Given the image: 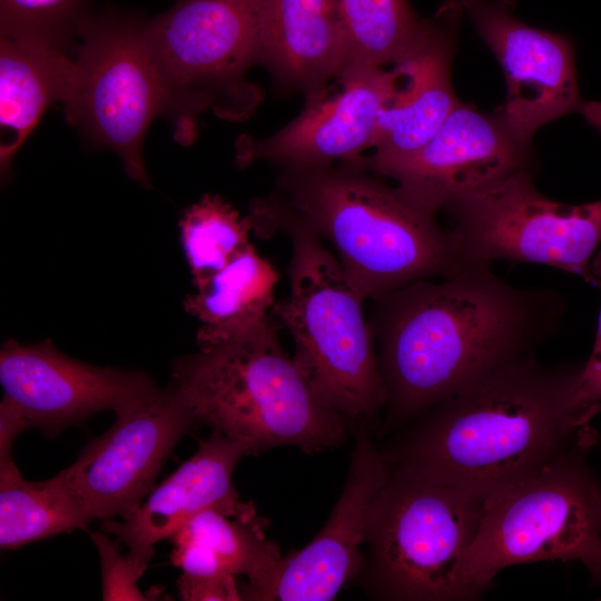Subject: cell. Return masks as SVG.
<instances>
[{
    "instance_id": "obj_1",
    "label": "cell",
    "mask_w": 601,
    "mask_h": 601,
    "mask_svg": "<svg viewBox=\"0 0 601 601\" xmlns=\"http://www.w3.org/2000/svg\"><path fill=\"white\" fill-rule=\"evenodd\" d=\"M381 299V367L387 401L402 417L422 414L534 352L559 332L565 313L559 292L512 285L484 263H467L440 282L417 280Z\"/></svg>"
},
{
    "instance_id": "obj_2",
    "label": "cell",
    "mask_w": 601,
    "mask_h": 601,
    "mask_svg": "<svg viewBox=\"0 0 601 601\" xmlns=\"http://www.w3.org/2000/svg\"><path fill=\"white\" fill-rule=\"evenodd\" d=\"M580 368L521 354L431 407L386 459L486 501L592 444L589 422L601 406L580 401Z\"/></svg>"
},
{
    "instance_id": "obj_3",
    "label": "cell",
    "mask_w": 601,
    "mask_h": 601,
    "mask_svg": "<svg viewBox=\"0 0 601 601\" xmlns=\"http://www.w3.org/2000/svg\"><path fill=\"white\" fill-rule=\"evenodd\" d=\"M344 164L283 168L277 201L333 245L364 300L465 265L436 215L355 161Z\"/></svg>"
},
{
    "instance_id": "obj_4",
    "label": "cell",
    "mask_w": 601,
    "mask_h": 601,
    "mask_svg": "<svg viewBox=\"0 0 601 601\" xmlns=\"http://www.w3.org/2000/svg\"><path fill=\"white\" fill-rule=\"evenodd\" d=\"M274 321L238 341L199 346L179 357L170 385L197 424L249 444L323 452L347 436L346 418L329 407L280 347Z\"/></svg>"
},
{
    "instance_id": "obj_5",
    "label": "cell",
    "mask_w": 601,
    "mask_h": 601,
    "mask_svg": "<svg viewBox=\"0 0 601 601\" xmlns=\"http://www.w3.org/2000/svg\"><path fill=\"white\" fill-rule=\"evenodd\" d=\"M255 229L275 224L292 240L289 295L273 311L289 331L314 391L346 420L370 417L387 401L363 298L321 236L277 200L256 203Z\"/></svg>"
},
{
    "instance_id": "obj_6",
    "label": "cell",
    "mask_w": 601,
    "mask_h": 601,
    "mask_svg": "<svg viewBox=\"0 0 601 601\" xmlns=\"http://www.w3.org/2000/svg\"><path fill=\"white\" fill-rule=\"evenodd\" d=\"M368 523L364 571L381 599H475L465 563L484 501L413 470L391 465Z\"/></svg>"
},
{
    "instance_id": "obj_7",
    "label": "cell",
    "mask_w": 601,
    "mask_h": 601,
    "mask_svg": "<svg viewBox=\"0 0 601 601\" xmlns=\"http://www.w3.org/2000/svg\"><path fill=\"white\" fill-rule=\"evenodd\" d=\"M589 444L484 501L465 579L479 598L503 569L538 561H580L601 573V482L585 462Z\"/></svg>"
},
{
    "instance_id": "obj_8",
    "label": "cell",
    "mask_w": 601,
    "mask_h": 601,
    "mask_svg": "<svg viewBox=\"0 0 601 601\" xmlns=\"http://www.w3.org/2000/svg\"><path fill=\"white\" fill-rule=\"evenodd\" d=\"M262 0H178L146 23L181 144L194 138L199 114L250 112L258 93L246 73L258 65Z\"/></svg>"
},
{
    "instance_id": "obj_9",
    "label": "cell",
    "mask_w": 601,
    "mask_h": 601,
    "mask_svg": "<svg viewBox=\"0 0 601 601\" xmlns=\"http://www.w3.org/2000/svg\"><path fill=\"white\" fill-rule=\"evenodd\" d=\"M146 23L117 11L90 13L73 46L75 82L63 105L67 121L89 144L115 151L127 175L150 188L142 142L170 106Z\"/></svg>"
},
{
    "instance_id": "obj_10",
    "label": "cell",
    "mask_w": 601,
    "mask_h": 601,
    "mask_svg": "<svg viewBox=\"0 0 601 601\" xmlns=\"http://www.w3.org/2000/svg\"><path fill=\"white\" fill-rule=\"evenodd\" d=\"M454 246L467 263H533L598 286L591 268L601 244V200L572 205L544 196L533 171H519L449 204Z\"/></svg>"
},
{
    "instance_id": "obj_11",
    "label": "cell",
    "mask_w": 601,
    "mask_h": 601,
    "mask_svg": "<svg viewBox=\"0 0 601 601\" xmlns=\"http://www.w3.org/2000/svg\"><path fill=\"white\" fill-rule=\"evenodd\" d=\"M116 415V422L65 469L89 521L135 512L178 441L197 424L170 384Z\"/></svg>"
},
{
    "instance_id": "obj_12",
    "label": "cell",
    "mask_w": 601,
    "mask_h": 601,
    "mask_svg": "<svg viewBox=\"0 0 601 601\" xmlns=\"http://www.w3.org/2000/svg\"><path fill=\"white\" fill-rule=\"evenodd\" d=\"M457 1L503 70L505 99L495 111L520 140L531 144L542 126L580 111L584 100L568 36L521 21L515 0Z\"/></svg>"
},
{
    "instance_id": "obj_13",
    "label": "cell",
    "mask_w": 601,
    "mask_h": 601,
    "mask_svg": "<svg viewBox=\"0 0 601 601\" xmlns=\"http://www.w3.org/2000/svg\"><path fill=\"white\" fill-rule=\"evenodd\" d=\"M534 167L531 144L520 140L496 111L460 101L428 141L387 177L436 215L461 197Z\"/></svg>"
},
{
    "instance_id": "obj_14",
    "label": "cell",
    "mask_w": 601,
    "mask_h": 601,
    "mask_svg": "<svg viewBox=\"0 0 601 601\" xmlns=\"http://www.w3.org/2000/svg\"><path fill=\"white\" fill-rule=\"evenodd\" d=\"M0 383L3 397L49 436L96 412L119 413L157 388L142 372L79 362L50 339L33 345L7 341L0 352Z\"/></svg>"
},
{
    "instance_id": "obj_15",
    "label": "cell",
    "mask_w": 601,
    "mask_h": 601,
    "mask_svg": "<svg viewBox=\"0 0 601 601\" xmlns=\"http://www.w3.org/2000/svg\"><path fill=\"white\" fill-rule=\"evenodd\" d=\"M401 70L356 68L339 77V88L306 96L302 112L262 140L238 142L237 161L264 160L286 167L328 166L372 148L381 111L396 95Z\"/></svg>"
},
{
    "instance_id": "obj_16",
    "label": "cell",
    "mask_w": 601,
    "mask_h": 601,
    "mask_svg": "<svg viewBox=\"0 0 601 601\" xmlns=\"http://www.w3.org/2000/svg\"><path fill=\"white\" fill-rule=\"evenodd\" d=\"M390 463L363 433L351 456L341 495L317 535L303 549L282 558L255 601H328L365 566L374 503L387 482Z\"/></svg>"
},
{
    "instance_id": "obj_17",
    "label": "cell",
    "mask_w": 601,
    "mask_h": 601,
    "mask_svg": "<svg viewBox=\"0 0 601 601\" xmlns=\"http://www.w3.org/2000/svg\"><path fill=\"white\" fill-rule=\"evenodd\" d=\"M252 454L256 451L249 444L214 430L135 512L119 521L106 519L104 531L128 548L126 555L141 577L155 545L170 539L197 513L214 509L235 516L255 508L239 501L231 481L238 462Z\"/></svg>"
},
{
    "instance_id": "obj_18",
    "label": "cell",
    "mask_w": 601,
    "mask_h": 601,
    "mask_svg": "<svg viewBox=\"0 0 601 601\" xmlns=\"http://www.w3.org/2000/svg\"><path fill=\"white\" fill-rule=\"evenodd\" d=\"M464 14L457 0H446L433 14L434 27L425 43L396 63L401 85L378 117L374 152L353 159L365 170L387 176L421 149L459 105L452 62Z\"/></svg>"
},
{
    "instance_id": "obj_19",
    "label": "cell",
    "mask_w": 601,
    "mask_h": 601,
    "mask_svg": "<svg viewBox=\"0 0 601 601\" xmlns=\"http://www.w3.org/2000/svg\"><path fill=\"white\" fill-rule=\"evenodd\" d=\"M345 61L337 0H262L258 65L282 86L311 95Z\"/></svg>"
},
{
    "instance_id": "obj_20",
    "label": "cell",
    "mask_w": 601,
    "mask_h": 601,
    "mask_svg": "<svg viewBox=\"0 0 601 601\" xmlns=\"http://www.w3.org/2000/svg\"><path fill=\"white\" fill-rule=\"evenodd\" d=\"M265 520L256 509L240 515L217 510L201 511L188 520L169 540L171 563L194 577L244 575V600H255L276 570L282 554L267 539Z\"/></svg>"
},
{
    "instance_id": "obj_21",
    "label": "cell",
    "mask_w": 601,
    "mask_h": 601,
    "mask_svg": "<svg viewBox=\"0 0 601 601\" xmlns=\"http://www.w3.org/2000/svg\"><path fill=\"white\" fill-rule=\"evenodd\" d=\"M68 50L32 40L0 38V164L2 173L47 109L65 104L73 87Z\"/></svg>"
},
{
    "instance_id": "obj_22",
    "label": "cell",
    "mask_w": 601,
    "mask_h": 601,
    "mask_svg": "<svg viewBox=\"0 0 601 601\" xmlns=\"http://www.w3.org/2000/svg\"><path fill=\"white\" fill-rule=\"evenodd\" d=\"M277 280L274 266L246 246L185 299V309L200 323L198 345L243 339L264 328L273 321Z\"/></svg>"
},
{
    "instance_id": "obj_23",
    "label": "cell",
    "mask_w": 601,
    "mask_h": 601,
    "mask_svg": "<svg viewBox=\"0 0 601 601\" xmlns=\"http://www.w3.org/2000/svg\"><path fill=\"white\" fill-rule=\"evenodd\" d=\"M89 522L65 470L49 480L29 481L16 464L0 469L2 550L83 529Z\"/></svg>"
},
{
    "instance_id": "obj_24",
    "label": "cell",
    "mask_w": 601,
    "mask_h": 601,
    "mask_svg": "<svg viewBox=\"0 0 601 601\" xmlns=\"http://www.w3.org/2000/svg\"><path fill=\"white\" fill-rule=\"evenodd\" d=\"M337 4L346 47L343 72L396 65L418 50L434 27V18H421L408 0H337Z\"/></svg>"
},
{
    "instance_id": "obj_25",
    "label": "cell",
    "mask_w": 601,
    "mask_h": 601,
    "mask_svg": "<svg viewBox=\"0 0 601 601\" xmlns=\"http://www.w3.org/2000/svg\"><path fill=\"white\" fill-rule=\"evenodd\" d=\"M181 245L197 288L249 243L252 216L243 217L219 195L206 194L183 213Z\"/></svg>"
},
{
    "instance_id": "obj_26",
    "label": "cell",
    "mask_w": 601,
    "mask_h": 601,
    "mask_svg": "<svg viewBox=\"0 0 601 601\" xmlns=\"http://www.w3.org/2000/svg\"><path fill=\"white\" fill-rule=\"evenodd\" d=\"M90 1L0 0V35L69 50L90 14Z\"/></svg>"
},
{
    "instance_id": "obj_27",
    "label": "cell",
    "mask_w": 601,
    "mask_h": 601,
    "mask_svg": "<svg viewBox=\"0 0 601 601\" xmlns=\"http://www.w3.org/2000/svg\"><path fill=\"white\" fill-rule=\"evenodd\" d=\"M91 539L101 560L104 600H147L138 585L140 575L127 558L102 533H91Z\"/></svg>"
},
{
    "instance_id": "obj_28",
    "label": "cell",
    "mask_w": 601,
    "mask_h": 601,
    "mask_svg": "<svg viewBox=\"0 0 601 601\" xmlns=\"http://www.w3.org/2000/svg\"><path fill=\"white\" fill-rule=\"evenodd\" d=\"M177 585L181 599L186 601L244 600L236 577L230 574L194 577L181 573Z\"/></svg>"
},
{
    "instance_id": "obj_29",
    "label": "cell",
    "mask_w": 601,
    "mask_h": 601,
    "mask_svg": "<svg viewBox=\"0 0 601 601\" xmlns=\"http://www.w3.org/2000/svg\"><path fill=\"white\" fill-rule=\"evenodd\" d=\"M592 273L601 289V248L591 264ZM578 396L588 406H601V308L598 319L595 341L588 361L581 365L578 375Z\"/></svg>"
},
{
    "instance_id": "obj_30",
    "label": "cell",
    "mask_w": 601,
    "mask_h": 601,
    "mask_svg": "<svg viewBox=\"0 0 601 601\" xmlns=\"http://www.w3.org/2000/svg\"><path fill=\"white\" fill-rule=\"evenodd\" d=\"M30 426L20 411L3 397L0 404V469L14 465L11 453L13 441L22 430Z\"/></svg>"
},
{
    "instance_id": "obj_31",
    "label": "cell",
    "mask_w": 601,
    "mask_h": 601,
    "mask_svg": "<svg viewBox=\"0 0 601 601\" xmlns=\"http://www.w3.org/2000/svg\"><path fill=\"white\" fill-rule=\"evenodd\" d=\"M579 112L588 124L601 132V101H583Z\"/></svg>"
},
{
    "instance_id": "obj_32",
    "label": "cell",
    "mask_w": 601,
    "mask_h": 601,
    "mask_svg": "<svg viewBox=\"0 0 601 601\" xmlns=\"http://www.w3.org/2000/svg\"><path fill=\"white\" fill-rule=\"evenodd\" d=\"M598 580L601 581V573H600V575L598 577Z\"/></svg>"
}]
</instances>
